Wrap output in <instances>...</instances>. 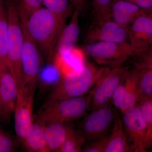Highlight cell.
Instances as JSON below:
<instances>
[{"label":"cell","instance_id":"cell-1","mask_svg":"<svg viewBox=\"0 0 152 152\" xmlns=\"http://www.w3.org/2000/svg\"><path fill=\"white\" fill-rule=\"evenodd\" d=\"M66 22L46 8L36 10L27 20L28 30L41 53L50 61Z\"/></svg>","mask_w":152,"mask_h":152},{"label":"cell","instance_id":"cell-2","mask_svg":"<svg viewBox=\"0 0 152 152\" xmlns=\"http://www.w3.org/2000/svg\"><path fill=\"white\" fill-rule=\"evenodd\" d=\"M102 67L98 69L92 64L86 63L83 66L61 78L52 91L48 101L57 100L83 96L100 77Z\"/></svg>","mask_w":152,"mask_h":152},{"label":"cell","instance_id":"cell-3","mask_svg":"<svg viewBox=\"0 0 152 152\" xmlns=\"http://www.w3.org/2000/svg\"><path fill=\"white\" fill-rule=\"evenodd\" d=\"M90 96H81L48 101L39 112L38 118L45 124L69 123L84 116L90 108Z\"/></svg>","mask_w":152,"mask_h":152},{"label":"cell","instance_id":"cell-4","mask_svg":"<svg viewBox=\"0 0 152 152\" xmlns=\"http://www.w3.org/2000/svg\"><path fill=\"white\" fill-rule=\"evenodd\" d=\"M8 22L9 56L18 88L24 86L22 64L23 34L16 0H4Z\"/></svg>","mask_w":152,"mask_h":152},{"label":"cell","instance_id":"cell-5","mask_svg":"<svg viewBox=\"0 0 152 152\" xmlns=\"http://www.w3.org/2000/svg\"><path fill=\"white\" fill-rule=\"evenodd\" d=\"M84 50L86 54L99 64L107 67L122 66L126 61L140 52L129 42L120 43L95 42L88 43Z\"/></svg>","mask_w":152,"mask_h":152},{"label":"cell","instance_id":"cell-6","mask_svg":"<svg viewBox=\"0 0 152 152\" xmlns=\"http://www.w3.org/2000/svg\"><path fill=\"white\" fill-rule=\"evenodd\" d=\"M122 66L102 67L99 78L89 94L92 110L110 104L116 89L129 72Z\"/></svg>","mask_w":152,"mask_h":152},{"label":"cell","instance_id":"cell-7","mask_svg":"<svg viewBox=\"0 0 152 152\" xmlns=\"http://www.w3.org/2000/svg\"><path fill=\"white\" fill-rule=\"evenodd\" d=\"M19 11L23 34L22 64L24 80V86L27 85L36 86L42 66L41 53L28 30L27 17Z\"/></svg>","mask_w":152,"mask_h":152},{"label":"cell","instance_id":"cell-8","mask_svg":"<svg viewBox=\"0 0 152 152\" xmlns=\"http://www.w3.org/2000/svg\"><path fill=\"white\" fill-rule=\"evenodd\" d=\"M116 115L110 104L92 110L80 125V130L86 141H94L109 134Z\"/></svg>","mask_w":152,"mask_h":152},{"label":"cell","instance_id":"cell-9","mask_svg":"<svg viewBox=\"0 0 152 152\" xmlns=\"http://www.w3.org/2000/svg\"><path fill=\"white\" fill-rule=\"evenodd\" d=\"M35 86L26 85L18 88L15 112V129L17 137L23 142L32 124L34 94Z\"/></svg>","mask_w":152,"mask_h":152},{"label":"cell","instance_id":"cell-10","mask_svg":"<svg viewBox=\"0 0 152 152\" xmlns=\"http://www.w3.org/2000/svg\"><path fill=\"white\" fill-rule=\"evenodd\" d=\"M122 114L123 126L131 152H147L145 141L148 126L138 105Z\"/></svg>","mask_w":152,"mask_h":152},{"label":"cell","instance_id":"cell-11","mask_svg":"<svg viewBox=\"0 0 152 152\" xmlns=\"http://www.w3.org/2000/svg\"><path fill=\"white\" fill-rule=\"evenodd\" d=\"M138 78L137 69L129 71L114 93L112 102L122 113L138 104Z\"/></svg>","mask_w":152,"mask_h":152},{"label":"cell","instance_id":"cell-12","mask_svg":"<svg viewBox=\"0 0 152 152\" xmlns=\"http://www.w3.org/2000/svg\"><path fill=\"white\" fill-rule=\"evenodd\" d=\"M96 23L87 32L86 40L88 43L99 42H129V28L119 25L112 20Z\"/></svg>","mask_w":152,"mask_h":152},{"label":"cell","instance_id":"cell-13","mask_svg":"<svg viewBox=\"0 0 152 152\" xmlns=\"http://www.w3.org/2000/svg\"><path fill=\"white\" fill-rule=\"evenodd\" d=\"M129 42L140 52L152 47V16L144 14L129 27Z\"/></svg>","mask_w":152,"mask_h":152},{"label":"cell","instance_id":"cell-14","mask_svg":"<svg viewBox=\"0 0 152 152\" xmlns=\"http://www.w3.org/2000/svg\"><path fill=\"white\" fill-rule=\"evenodd\" d=\"M86 54L84 50L76 46L57 52L53 57V62L61 78L81 69L86 63Z\"/></svg>","mask_w":152,"mask_h":152},{"label":"cell","instance_id":"cell-15","mask_svg":"<svg viewBox=\"0 0 152 152\" xmlns=\"http://www.w3.org/2000/svg\"><path fill=\"white\" fill-rule=\"evenodd\" d=\"M18 91V84L13 75L0 61V95L8 121L15 112Z\"/></svg>","mask_w":152,"mask_h":152},{"label":"cell","instance_id":"cell-16","mask_svg":"<svg viewBox=\"0 0 152 152\" xmlns=\"http://www.w3.org/2000/svg\"><path fill=\"white\" fill-rule=\"evenodd\" d=\"M146 14L134 3L126 0H115L110 8L112 20L119 25L129 28L137 17Z\"/></svg>","mask_w":152,"mask_h":152},{"label":"cell","instance_id":"cell-17","mask_svg":"<svg viewBox=\"0 0 152 152\" xmlns=\"http://www.w3.org/2000/svg\"><path fill=\"white\" fill-rule=\"evenodd\" d=\"M45 123L38 118L30 126L23 142L28 151L33 152H50L45 136Z\"/></svg>","mask_w":152,"mask_h":152},{"label":"cell","instance_id":"cell-18","mask_svg":"<svg viewBox=\"0 0 152 152\" xmlns=\"http://www.w3.org/2000/svg\"><path fill=\"white\" fill-rule=\"evenodd\" d=\"M80 15L79 11L75 10L72 14L70 21L66 26L60 36L55 48L53 56L57 52L64 51L76 46L80 34Z\"/></svg>","mask_w":152,"mask_h":152},{"label":"cell","instance_id":"cell-19","mask_svg":"<svg viewBox=\"0 0 152 152\" xmlns=\"http://www.w3.org/2000/svg\"><path fill=\"white\" fill-rule=\"evenodd\" d=\"M131 152L124 130L122 119L116 116L104 152Z\"/></svg>","mask_w":152,"mask_h":152},{"label":"cell","instance_id":"cell-20","mask_svg":"<svg viewBox=\"0 0 152 152\" xmlns=\"http://www.w3.org/2000/svg\"><path fill=\"white\" fill-rule=\"evenodd\" d=\"M0 61L12 74L16 80L15 72L9 56L8 22L4 0H0Z\"/></svg>","mask_w":152,"mask_h":152},{"label":"cell","instance_id":"cell-21","mask_svg":"<svg viewBox=\"0 0 152 152\" xmlns=\"http://www.w3.org/2000/svg\"><path fill=\"white\" fill-rule=\"evenodd\" d=\"M65 124L52 122L46 124L45 136L50 151L59 152L65 140Z\"/></svg>","mask_w":152,"mask_h":152},{"label":"cell","instance_id":"cell-22","mask_svg":"<svg viewBox=\"0 0 152 152\" xmlns=\"http://www.w3.org/2000/svg\"><path fill=\"white\" fill-rule=\"evenodd\" d=\"M65 124L66 133L65 140L60 149L61 152L83 151V146L86 140L80 130L68 123Z\"/></svg>","mask_w":152,"mask_h":152},{"label":"cell","instance_id":"cell-23","mask_svg":"<svg viewBox=\"0 0 152 152\" xmlns=\"http://www.w3.org/2000/svg\"><path fill=\"white\" fill-rule=\"evenodd\" d=\"M137 69L139 71V102L152 99V71L147 69Z\"/></svg>","mask_w":152,"mask_h":152},{"label":"cell","instance_id":"cell-24","mask_svg":"<svg viewBox=\"0 0 152 152\" xmlns=\"http://www.w3.org/2000/svg\"><path fill=\"white\" fill-rule=\"evenodd\" d=\"M46 8L66 22L72 15V5L69 0H43Z\"/></svg>","mask_w":152,"mask_h":152},{"label":"cell","instance_id":"cell-25","mask_svg":"<svg viewBox=\"0 0 152 152\" xmlns=\"http://www.w3.org/2000/svg\"><path fill=\"white\" fill-rule=\"evenodd\" d=\"M115 0H92L93 13L96 22L112 20L110 8Z\"/></svg>","mask_w":152,"mask_h":152},{"label":"cell","instance_id":"cell-26","mask_svg":"<svg viewBox=\"0 0 152 152\" xmlns=\"http://www.w3.org/2000/svg\"><path fill=\"white\" fill-rule=\"evenodd\" d=\"M134 57L136 58V68L152 71V47L139 52Z\"/></svg>","mask_w":152,"mask_h":152},{"label":"cell","instance_id":"cell-27","mask_svg":"<svg viewBox=\"0 0 152 152\" xmlns=\"http://www.w3.org/2000/svg\"><path fill=\"white\" fill-rule=\"evenodd\" d=\"M19 10L28 18L36 10L42 7L43 0H16Z\"/></svg>","mask_w":152,"mask_h":152},{"label":"cell","instance_id":"cell-28","mask_svg":"<svg viewBox=\"0 0 152 152\" xmlns=\"http://www.w3.org/2000/svg\"><path fill=\"white\" fill-rule=\"evenodd\" d=\"M137 104L148 129L152 127V99L140 101Z\"/></svg>","mask_w":152,"mask_h":152},{"label":"cell","instance_id":"cell-29","mask_svg":"<svg viewBox=\"0 0 152 152\" xmlns=\"http://www.w3.org/2000/svg\"><path fill=\"white\" fill-rule=\"evenodd\" d=\"M110 134L99 140L90 142L83 147V151L85 152H104L107 145Z\"/></svg>","mask_w":152,"mask_h":152},{"label":"cell","instance_id":"cell-30","mask_svg":"<svg viewBox=\"0 0 152 152\" xmlns=\"http://www.w3.org/2000/svg\"><path fill=\"white\" fill-rule=\"evenodd\" d=\"M16 144L10 136L0 132V152L15 151Z\"/></svg>","mask_w":152,"mask_h":152},{"label":"cell","instance_id":"cell-31","mask_svg":"<svg viewBox=\"0 0 152 152\" xmlns=\"http://www.w3.org/2000/svg\"><path fill=\"white\" fill-rule=\"evenodd\" d=\"M53 69H47L43 74L42 80L43 82L47 84H50L54 83L55 81L57 79V73L55 74L54 70Z\"/></svg>","mask_w":152,"mask_h":152},{"label":"cell","instance_id":"cell-32","mask_svg":"<svg viewBox=\"0 0 152 152\" xmlns=\"http://www.w3.org/2000/svg\"><path fill=\"white\" fill-rule=\"evenodd\" d=\"M75 8V10L81 14L84 11L86 5V0H69Z\"/></svg>","mask_w":152,"mask_h":152},{"label":"cell","instance_id":"cell-33","mask_svg":"<svg viewBox=\"0 0 152 152\" xmlns=\"http://www.w3.org/2000/svg\"><path fill=\"white\" fill-rule=\"evenodd\" d=\"M145 146L147 151L152 149V127L147 130Z\"/></svg>","mask_w":152,"mask_h":152},{"label":"cell","instance_id":"cell-34","mask_svg":"<svg viewBox=\"0 0 152 152\" xmlns=\"http://www.w3.org/2000/svg\"><path fill=\"white\" fill-rule=\"evenodd\" d=\"M0 121L3 122H7L8 121L7 117L6 116L4 108L3 105L2 101L0 95Z\"/></svg>","mask_w":152,"mask_h":152},{"label":"cell","instance_id":"cell-35","mask_svg":"<svg viewBox=\"0 0 152 152\" xmlns=\"http://www.w3.org/2000/svg\"><path fill=\"white\" fill-rule=\"evenodd\" d=\"M126 1H129L132 2H133L134 1H136V0H126Z\"/></svg>","mask_w":152,"mask_h":152}]
</instances>
